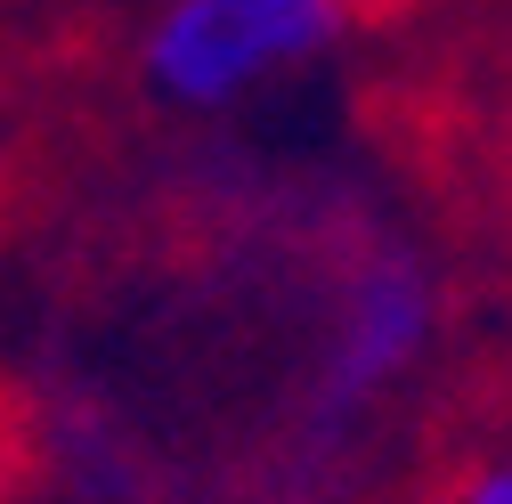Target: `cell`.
I'll use <instances>...</instances> for the list:
<instances>
[{
  "label": "cell",
  "mask_w": 512,
  "mask_h": 504,
  "mask_svg": "<svg viewBox=\"0 0 512 504\" xmlns=\"http://www.w3.org/2000/svg\"><path fill=\"white\" fill-rule=\"evenodd\" d=\"M350 33V0H155L131 41V82L179 122L236 114Z\"/></svg>",
  "instance_id": "1"
},
{
  "label": "cell",
  "mask_w": 512,
  "mask_h": 504,
  "mask_svg": "<svg viewBox=\"0 0 512 504\" xmlns=\"http://www.w3.org/2000/svg\"><path fill=\"white\" fill-rule=\"evenodd\" d=\"M431 342V285L415 269V252H366L350 269L334 318H326V342L309 358V383H301V448H342V439L366 423V407L399 383V374L423 358Z\"/></svg>",
  "instance_id": "2"
},
{
  "label": "cell",
  "mask_w": 512,
  "mask_h": 504,
  "mask_svg": "<svg viewBox=\"0 0 512 504\" xmlns=\"http://www.w3.org/2000/svg\"><path fill=\"white\" fill-rule=\"evenodd\" d=\"M447 504H512V456H496V464H480L456 496H447Z\"/></svg>",
  "instance_id": "3"
}]
</instances>
